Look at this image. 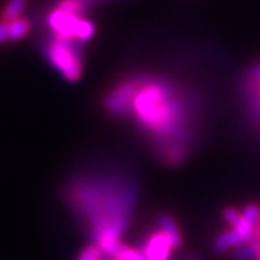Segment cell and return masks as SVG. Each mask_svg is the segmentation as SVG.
I'll list each match as a JSON object with an SVG mask.
<instances>
[{"label": "cell", "instance_id": "1", "mask_svg": "<svg viewBox=\"0 0 260 260\" xmlns=\"http://www.w3.org/2000/svg\"><path fill=\"white\" fill-rule=\"evenodd\" d=\"M136 90L129 116L150 138L160 162L179 167L191 153L195 100L191 91L167 77L135 74Z\"/></svg>", "mask_w": 260, "mask_h": 260}, {"label": "cell", "instance_id": "2", "mask_svg": "<svg viewBox=\"0 0 260 260\" xmlns=\"http://www.w3.org/2000/svg\"><path fill=\"white\" fill-rule=\"evenodd\" d=\"M65 200L88 223L90 236L106 256H116L124 246L123 234L132 223L138 186L120 175L80 177L67 186Z\"/></svg>", "mask_w": 260, "mask_h": 260}, {"label": "cell", "instance_id": "3", "mask_svg": "<svg viewBox=\"0 0 260 260\" xmlns=\"http://www.w3.org/2000/svg\"><path fill=\"white\" fill-rule=\"evenodd\" d=\"M74 39L52 37L47 44L45 54L52 67L68 81H77L83 74V48Z\"/></svg>", "mask_w": 260, "mask_h": 260}, {"label": "cell", "instance_id": "4", "mask_svg": "<svg viewBox=\"0 0 260 260\" xmlns=\"http://www.w3.org/2000/svg\"><path fill=\"white\" fill-rule=\"evenodd\" d=\"M135 90H136V80L135 75H130L119 81L107 93L103 100V107L114 117H127Z\"/></svg>", "mask_w": 260, "mask_h": 260}, {"label": "cell", "instance_id": "5", "mask_svg": "<svg viewBox=\"0 0 260 260\" xmlns=\"http://www.w3.org/2000/svg\"><path fill=\"white\" fill-rule=\"evenodd\" d=\"M81 19L83 16L73 15V13H68L55 8L48 15V25L52 29L54 37L77 41V32H78Z\"/></svg>", "mask_w": 260, "mask_h": 260}, {"label": "cell", "instance_id": "6", "mask_svg": "<svg viewBox=\"0 0 260 260\" xmlns=\"http://www.w3.org/2000/svg\"><path fill=\"white\" fill-rule=\"evenodd\" d=\"M142 251L146 260H171L174 247L164 233L155 230L146 237Z\"/></svg>", "mask_w": 260, "mask_h": 260}, {"label": "cell", "instance_id": "7", "mask_svg": "<svg viewBox=\"0 0 260 260\" xmlns=\"http://www.w3.org/2000/svg\"><path fill=\"white\" fill-rule=\"evenodd\" d=\"M156 225H158L159 232H162L172 244L174 250H179L182 247V243H184V239H182V233H181V229L178 225L177 220L168 213H160L158 214L156 217Z\"/></svg>", "mask_w": 260, "mask_h": 260}, {"label": "cell", "instance_id": "8", "mask_svg": "<svg viewBox=\"0 0 260 260\" xmlns=\"http://www.w3.org/2000/svg\"><path fill=\"white\" fill-rule=\"evenodd\" d=\"M244 243V239L239 233L236 232L234 229H229V230H224L223 233H220L213 242V249L217 253H224V251L230 250V249H236L239 247L240 244Z\"/></svg>", "mask_w": 260, "mask_h": 260}, {"label": "cell", "instance_id": "9", "mask_svg": "<svg viewBox=\"0 0 260 260\" xmlns=\"http://www.w3.org/2000/svg\"><path fill=\"white\" fill-rule=\"evenodd\" d=\"M30 29V23L26 19L18 18L8 22V38L10 41H19L25 37Z\"/></svg>", "mask_w": 260, "mask_h": 260}, {"label": "cell", "instance_id": "10", "mask_svg": "<svg viewBox=\"0 0 260 260\" xmlns=\"http://www.w3.org/2000/svg\"><path fill=\"white\" fill-rule=\"evenodd\" d=\"M247 93H250L253 102L260 110V64L256 65L249 74L247 80Z\"/></svg>", "mask_w": 260, "mask_h": 260}, {"label": "cell", "instance_id": "11", "mask_svg": "<svg viewBox=\"0 0 260 260\" xmlns=\"http://www.w3.org/2000/svg\"><path fill=\"white\" fill-rule=\"evenodd\" d=\"M109 256H106V253L102 250V247L95 243H90L87 246H84L77 254L75 260H107Z\"/></svg>", "mask_w": 260, "mask_h": 260}, {"label": "cell", "instance_id": "12", "mask_svg": "<svg viewBox=\"0 0 260 260\" xmlns=\"http://www.w3.org/2000/svg\"><path fill=\"white\" fill-rule=\"evenodd\" d=\"M25 6H26V0H9L8 5L3 9V15H2L3 20L5 22H10V20L20 18Z\"/></svg>", "mask_w": 260, "mask_h": 260}, {"label": "cell", "instance_id": "13", "mask_svg": "<svg viewBox=\"0 0 260 260\" xmlns=\"http://www.w3.org/2000/svg\"><path fill=\"white\" fill-rule=\"evenodd\" d=\"M112 257L117 260H146L142 249L130 247V246H126V244L121 247L120 251L116 256H112Z\"/></svg>", "mask_w": 260, "mask_h": 260}, {"label": "cell", "instance_id": "14", "mask_svg": "<svg viewBox=\"0 0 260 260\" xmlns=\"http://www.w3.org/2000/svg\"><path fill=\"white\" fill-rule=\"evenodd\" d=\"M234 257L237 260H254V247L251 242H244L234 249Z\"/></svg>", "mask_w": 260, "mask_h": 260}, {"label": "cell", "instance_id": "15", "mask_svg": "<svg viewBox=\"0 0 260 260\" xmlns=\"http://www.w3.org/2000/svg\"><path fill=\"white\" fill-rule=\"evenodd\" d=\"M242 215L244 220H247L250 224L257 223V220L260 218V205L256 204V203H249V204L244 205L243 208Z\"/></svg>", "mask_w": 260, "mask_h": 260}, {"label": "cell", "instance_id": "16", "mask_svg": "<svg viewBox=\"0 0 260 260\" xmlns=\"http://www.w3.org/2000/svg\"><path fill=\"white\" fill-rule=\"evenodd\" d=\"M223 218L225 220V223L229 224L230 227H236L237 223L240 221V218H242V213L240 211H237L234 207H225L223 210Z\"/></svg>", "mask_w": 260, "mask_h": 260}, {"label": "cell", "instance_id": "17", "mask_svg": "<svg viewBox=\"0 0 260 260\" xmlns=\"http://www.w3.org/2000/svg\"><path fill=\"white\" fill-rule=\"evenodd\" d=\"M6 39H9L8 38V22L2 20L0 22V44L5 42Z\"/></svg>", "mask_w": 260, "mask_h": 260}, {"label": "cell", "instance_id": "18", "mask_svg": "<svg viewBox=\"0 0 260 260\" xmlns=\"http://www.w3.org/2000/svg\"><path fill=\"white\" fill-rule=\"evenodd\" d=\"M251 240L260 243V218L257 220V223L254 224V232H253V239Z\"/></svg>", "mask_w": 260, "mask_h": 260}, {"label": "cell", "instance_id": "19", "mask_svg": "<svg viewBox=\"0 0 260 260\" xmlns=\"http://www.w3.org/2000/svg\"><path fill=\"white\" fill-rule=\"evenodd\" d=\"M253 247H254V260H260V243L259 242H253Z\"/></svg>", "mask_w": 260, "mask_h": 260}, {"label": "cell", "instance_id": "20", "mask_svg": "<svg viewBox=\"0 0 260 260\" xmlns=\"http://www.w3.org/2000/svg\"><path fill=\"white\" fill-rule=\"evenodd\" d=\"M186 260H201V259H198V257H189V259H186Z\"/></svg>", "mask_w": 260, "mask_h": 260}, {"label": "cell", "instance_id": "21", "mask_svg": "<svg viewBox=\"0 0 260 260\" xmlns=\"http://www.w3.org/2000/svg\"><path fill=\"white\" fill-rule=\"evenodd\" d=\"M109 260H117V259H114V257H109Z\"/></svg>", "mask_w": 260, "mask_h": 260}]
</instances>
